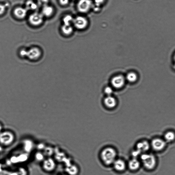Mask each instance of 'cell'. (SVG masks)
<instances>
[{
	"label": "cell",
	"mask_w": 175,
	"mask_h": 175,
	"mask_svg": "<svg viewBox=\"0 0 175 175\" xmlns=\"http://www.w3.org/2000/svg\"><path fill=\"white\" fill-rule=\"evenodd\" d=\"M27 9L25 8L18 7L15 9L14 14L16 17L20 19H22L27 16Z\"/></svg>",
	"instance_id": "4fadbf2b"
},
{
	"label": "cell",
	"mask_w": 175,
	"mask_h": 175,
	"mask_svg": "<svg viewBox=\"0 0 175 175\" xmlns=\"http://www.w3.org/2000/svg\"><path fill=\"white\" fill-rule=\"evenodd\" d=\"M92 6L91 0H79L77 4V8L79 12L85 13L88 12Z\"/></svg>",
	"instance_id": "5b68a950"
},
{
	"label": "cell",
	"mask_w": 175,
	"mask_h": 175,
	"mask_svg": "<svg viewBox=\"0 0 175 175\" xmlns=\"http://www.w3.org/2000/svg\"><path fill=\"white\" fill-rule=\"evenodd\" d=\"M127 165L131 170L136 171L140 166V163L136 158H134L129 160Z\"/></svg>",
	"instance_id": "5bb4252c"
},
{
	"label": "cell",
	"mask_w": 175,
	"mask_h": 175,
	"mask_svg": "<svg viewBox=\"0 0 175 175\" xmlns=\"http://www.w3.org/2000/svg\"><path fill=\"white\" fill-rule=\"evenodd\" d=\"M174 59L175 61V54L174 57Z\"/></svg>",
	"instance_id": "f546056e"
},
{
	"label": "cell",
	"mask_w": 175,
	"mask_h": 175,
	"mask_svg": "<svg viewBox=\"0 0 175 175\" xmlns=\"http://www.w3.org/2000/svg\"><path fill=\"white\" fill-rule=\"evenodd\" d=\"M164 138L165 141L169 142L173 141L175 139V133L172 131L168 132L165 134Z\"/></svg>",
	"instance_id": "d6986e66"
},
{
	"label": "cell",
	"mask_w": 175,
	"mask_h": 175,
	"mask_svg": "<svg viewBox=\"0 0 175 175\" xmlns=\"http://www.w3.org/2000/svg\"><path fill=\"white\" fill-rule=\"evenodd\" d=\"M137 75L134 72H131L128 73L126 77V79L129 82L131 83L134 82L137 79Z\"/></svg>",
	"instance_id": "ffe728a7"
},
{
	"label": "cell",
	"mask_w": 175,
	"mask_h": 175,
	"mask_svg": "<svg viewBox=\"0 0 175 175\" xmlns=\"http://www.w3.org/2000/svg\"><path fill=\"white\" fill-rule=\"evenodd\" d=\"M104 1V0H95V4H97V6L103 3Z\"/></svg>",
	"instance_id": "4316f807"
},
{
	"label": "cell",
	"mask_w": 175,
	"mask_h": 175,
	"mask_svg": "<svg viewBox=\"0 0 175 175\" xmlns=\"http://www.w3.org/2000/svg\"><path fill=\"white\" fill-rule=\"evenodd\" d=\"M150 144L148 142L144 141L140 142L137 145V150L142 152H145L149 150L150 148Z\"/></svg>",
	"instance_id": "9a60e30c"
},
{
	"label": "cell",
	"mask_w": 175,
	"mask_h": 175,
	"mask_svg": "<svg viewBox=\"0 0 175 175\" xmlns=\"http://www.w3.org/2000/svg\"><path fill=\"white\" fill-rule=\"evenodd\" d=\"M3 126L0 123V133L3 131Z\"/></svg>",
	"instance_id": "83f0119b"
},
{
	"label": "cell",
	"mask_w": 175,
	"mask_h": 175,
	"mask_svg": "<svg viewBox=\"0 0 175 175\" xmlns=\"http://www.w3.org/2000/svg\"><path fill=\"white\" fill-rule=\"evenodd\" d=\"M141 160L145 167L149 170L154 168L156 164L155 156L151 154H144L141 156Z\"/></svg>",
	"instance_id": "277c9868"
},
{
	"label": "cell",
	"mask_w": 175,
	"mask_h": 175,
	"mask_svg": "<svg viewBox=\"0 0 175 175\" xmlns=\"http://www.w3.org/2000/svg\"><path fill=\"white\" fill-rule=\"evenodd\" d=\"M44 20V16L41 13L35 12L32 14L29 17V22L34 26H38L42 23Z\"/></svg>",
	"instance_id": "8992f818"
},
{
	"label": "cell",
	"mask_w": 175,
	"mask_h": 175,
	"mask_svg": "<svg viewBox=\"0 0 175 175\" xmlns=\"http://www.w3.org/2000/svg\"><path fill=\"white\" fill-rule=\"evenodd\" d=\"M112 165L116 171L120 172L124 171L127 165L125 161L122 159H117Z\"/></svg>",
	"instance_id": "30bf717a"
},
{
	"label": "cell",
	"mask_w": 175,
	"mask_h": 175,
	"mask_svg": "<svg viewBox=\"0 0 175 175\" xmlns=\"http://www.w3.org/2000/svg\"><path fill=\"white\" fill-rule=\"evenodd\" d=\"M43 51L38 47L33 46L27 49V58L31 61H37L42 57Z\"/></svg>",
	"instance_id": "3957f363"
},
{
	"label": "cell",
	"mask_w": 175,
	"mask_h": 175,
	"mask_svg": "<svg viewBox=\"0 0 175 175\" xmlns=\"http://www.w3.org/2000/svg\"><path fill=\"white\" fill-rule=\"evenodd\" d=\"M104 103L107 108L113 109L116 107L117 102L115 98L110 95L104 99Z\"/></svg>",
	"instance_id": "7c38bea8"
},
{
	"label": "cell",
	"mask_w": 175,
	"mask_h": 175,
	"mask_svg": "<svg viewBox=\"0 0 175 175\" xmlns=\"http://www.w3.org/2000/svg\"><path fill=\"white\" fill-rule=\"evenodd\" d=\"M54 9L52 6L46 5L43 7L42 10V14L46 17H49L53 15Z\"/></svg>",
	"instance_id": "e0dca14e"
},
{
	"label": "cell",
	"mask_w": 175,
	"mask_h": 175,
	"mask_svg": "<svg viewBox=\"0 0 175 175\" xmlns=\"http://www.w3.org/2000/svg\"><path fill=\"white\" fill-rule=\"evenodd\" d=\"M19 55L21 58H27V49L24 48L21 49L19 51Z\"/></svg>",
	"instance_id": "7402d4cb"
},
{
	"label": "cell",
	"mask_w": 175,
	"mask_h": 175,
	"mask_svg": "<svg viewBox=\"0 0 175 175\" xmlns=\"http://www.w3.org/2000/svg\"><path fill=\"white\" fill-rule=\"evenodd\" d=\"M16 135L10 130L2 131L0 133V143L4 146H10L15 141Z\"/></svg>",
	"instance_id": "7a4b0ae2"
},
{
	"label": "cell",
	"mask_w": 175,
	"mask_h": 175,
	"mask_svg": "<svg viewBox=\"0 0 175 175\" xmlns=\"http://www.w3.org/2000/svg\"><path fill=\"white\" fill-rule=\"evenodd\" d=\"M38 4L32 0H29L25 4V8L27 10L36 11L39 8Z\"/></svg>",
	"instance_id": "2e32d148"
},
{
	"label": "cell",
	"mask_w": 175,
	"mask_h": 175,
	"mask_svg": "<svg viewBox=\"0 0 175 175\" xmlns=\"http://www.w3.org/2000/svg\"><path fill=\"white\" fill-rule=\"evenodd\" d=\"M69 0H59V2L63 6H65L68 4Z\"/></svg>",
	"instance_id": "484cf974"
},
{
	"label": "cell",
	"mask_w": 175,
	"mask_h": 175,
	"mask_svg": "<svg viewBox=\"0 0 175 175\" xmlns=\"http://www.w3.org/2000/svg\"><path fill=\"white\" fill-rule=\"evenodd\" d=\"M117 152L115 149L111 147H107L103 149L100 154L102 162L107 165H112L117 159Z\"/></svg>",
	"instance_id": "6da1fadb"
},
{
	"label": "cell",
	"mask_w": 175,
	"mask_h": 175,
	"mask_svg": "<svg viewBox=\"0 0 175 175\" xmlns=\"http://www.w3.org/2000/svg\"><path fill=\"white\" fill-rule=\"evenodd\" d=\"M166 142L164 140L156 138L153 140L151 142V146L156 151H159L164 149L166 146Z\"/></svg>",
	"instance_id": "ba28073f"
},
{
	"label": "cell",
	"mask_w": 175,
	"mask_h": 175,
	"mask_svg": "<svg viewBox=\"0 0 175 175\" xmlns=\"http://www.w3.org/2000/svg\"><path fill=\"white\" fill-rule=\"evenodd\" d=\"M174 68L175 69V64H174Z\"/></svg>",
	"instance_id": "f1b7e54d"
},
{
	"label": "cell",
	"mask_w": 175,
	"mask_h": 175,
	"mask_svg": "<svg viewBox=\"0 0 175 175\" xmlns=\"http://www.w3.org/2000/svg\"><path fill=\"white\" fill-rule=\"evenodd\" d=\"M73 23L74 27L79 30L85 29L88 24L87 19L82 16H78L74 18Z\"/></svg>",
	"instance_id": "52a82bcc"
},
{
	"label": "cell",
	"mask_w": 175,
	"mask_h": 175,
	"mask_svg": "<svg viewBox=\"0 0 175 175\" xmlns=\"http://www.w3.org/2000/svg\"><path fill=\"white\" fill-rule=\"evenodd\" d=\"M125 79L122 75L115 76L112 79L111 83L114 87L116 88H120L124 85Z\"/></svg>",
	"instance_id": "9c48e42d"
},
{
	"label": "cell",
	"mask_w": 175,
	"mask_h": 175,
	"mask_svg": "<svg viewBox=\"0 0 175 175\" xmlns=\"http://www.w3.org/2000/svg\"><path fill=\"white\" fill-rule=\"evenodd\" d=\"M37 3L39 6H44L47 5L49 0H36Z\"/></svg>",
	"instance_id": "603a6c76"
},
{
	"label": "cell",
	"mask_w": 175,
	"mask_h": 175,
	"mask_svg": "<svg viewBox=\"0 0 175 175\" xmlns=\"http://www.w3.org/2000/svg\"><path fill=\"white\" fill-rule=\"evenodd\" d=\"M61 30L63 33L66 35H69L73 31V28L71 25H64L62 26Z\"/></svg>",
	"instance_id": "ac0fdd59"
},
{
	"label": "cell",
	"mask_w": 175,
	"mask_h": 175,
	"mask_svg": "<svg viewBox=\"0 0 175 175\" xmlns=\"http://www.w3.org/2000/svg\"><path fill=\"white\" fill-rule=\"evenodd\" d=\"M6 6L0 4V16L3 15L6 10Z\"/></svg>",
	"instance_id": "d4e9b609"
},
{
	"label": "cell",
	"mask_w": 175,
	"mask_h": 175,
	"mask_svg": "<svg viewBox=\"0 0 175 175\" xmlns=\"http://www.w3.org/2000/svg\"><path fill=\"white\" fill-rule=\"evenodd\" d=\"M74 18L72 16L70 15L65 16L63 18V22L64 25H71V23L73 22Z\"/></svg>",
	"instance_id": "44dd1931"
},
{
	"label": "cell",
	"mask_w": 175,
	"mask_h": 175,
	"mask_svg": "<svg viewBox=\"0 0 175 175\" xmlns=\"http://www.w3.org/2000/svg\"><path fill=\"white\" fill-rule=\"evenodd\" d=\"M104 92L108 96H110L113 92V89L110 87H107L105 89Z\"/></svg>",
	"instance_id": "cb8c5ba5"
},
{
	"label": "cell",
	"mask_w": 175,
	"mask_h": 175,
	"mask_svg": "<svg viewBox=\"0 0 175 175\" xmlns=\"http://www.w3.org/2000/svg\"><path fill=\"white\" fill-rule=\"evenodd\" d=\"M54 161L51 158H48L46 159L43 162V168L45 171L47 172H51L54 170L55 168V165L53 164L50 165Z\"/></svg>",
	"instance_id": "8fae6325"
}]
</instances>
